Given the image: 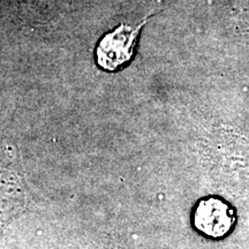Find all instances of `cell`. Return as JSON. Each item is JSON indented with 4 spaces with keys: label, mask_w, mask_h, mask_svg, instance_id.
Listing matches in <instances>:
<instances>
[{
    "label": "cell",
    "mask_w": 249,
    "mask_h": 249,
    "mask_svg": "<svg viewBox=\"0 0 249 249\" xmlns=\"http://www.w3.org/2000/svg\"><path fill=\"white\" fill-rule=\"evenodd\" d=\"M148 18L136 26L121 23L99 40L96 48V61L102 70L114 71L132 60L140 31Z\"/></svg>",
    "instance_id": "6da1fadb"
},
{
    "label": "cell",
    "mask_w": 249,
    "mask_h": 249,
    "mask_svg": "<svg viewBox=\"0 0 249 249\" xmlns=\"http://www.w3.org/2000/svg\"><path fill=\"white\" fill-rule=\"evenodd\" d=\"M234 211L226 202L209 197L202 200L196 207L194 214L195 227L213 238L226 235L234 225Z\"/></svg>",
    "instance_id": "7a4b0ae2"
}]
</instances>
